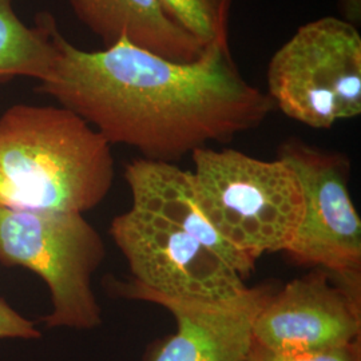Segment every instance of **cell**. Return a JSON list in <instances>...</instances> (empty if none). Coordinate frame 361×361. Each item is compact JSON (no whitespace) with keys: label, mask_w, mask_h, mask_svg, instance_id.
<instances>
[{"label":"cell","mask_w":361,"mask_h":361,"mask_svg":"<svg viewBox=\"0 0 361 361\" xmlns=\"http://www.w3.org/2000/svg\"><path fill=\"white\" fill-rule=\"evenodd\" d=\"M55 56L37 90L80 116L110 145L142 158L177 162L207 143H228L257 129L274 110L269 95L246 80L231 49H207L174 62L126 40L82 50L59 32Z\"/></svg>","instance_id":"cell-1"},{"label":"cell","mask_w":361,"mask_h":361,"mask_svg":"<svg viewBox=\"0 0 361 361\" xmlns=\"http://www.w3.org/2000/svg\"><path fill=\"white\" fill-rule=\"evenodd\" d=\"M111 145L62 106L19 104L0 116L6 207L83 214L114 182Z\"/></svg>","instance_id":"cell-2"},{"label":"cell","mask_w":361,"mask_h":361,"mask_svg":"<svg viewBox=\"0 0 361 361\" xmlns=\"http://www.w3.org/2000/svg\"><path fill=\"white\" fill-rule=\"evenodd\" d=\"M190 155L200 205L221 238L253 265L285 252L304 210L295 171L280 158L265 161L234 149L207 146Z\"/></svg>","instance_id":"cell-3"},{"label":"cell","mask_w":361,"mask_h":361,"mask_svg":"<svg viewBox=\"0 0 361 361\" xmlns=\"http://www.w3.org/2000/svg\"><path fill=\"white\" fill-rule=\"evenodd\" d=\"M104 256V238L83 214L0 207V264L34 271L46 283V328L90 331L102 324L92 276Z\"/></svg>","instance_id":"cell-4"},{"label":"cell","mask_w":361,"mask_h":361,"mask_svg":"<svg viewBox=\"0 0 361 361\" xmlns=\"http://www.w3.org/2000/svg\"><path fill=\"white\" fill-rule=\"evenodd\" d=\"M268 95L285 116L331 129L361 114V35L356 25L324 16L300 27L273 54Z\"/></svg>","instance_id":"cell-5"},{"label":"cell","mask_w":361,"mask_h":361,"mask_svg":"<svg viewBox=\"0 0 361 361\" xmlns=\"http://www.w3.org/2000/svg\"><path fill=\"white\" fill-rule=\"evenodd\" d=\"M277 158L295 171L304 198L302 217L285 255L328 271L361 296V219L349 193L348 158L297 138L281 143Z\"/></svg>","instance_id":"cell-6"},{"label":"cell","mask_w":361,"mask_h":361,"mask_svg":"<svg viewBox=\"0 0 361 361\" xmlns=\"http://www.w3.org/2000/svg\"><path fill=\"white\" fill-rule=\"evenodd\" d=\"M110 235L130 271L128 281H111L118 296L143 290L174 298L224 301L247 288L224 258L153 213L130 207L113 219Z\"/></svg>","instance_id":"cell-7"},{"label":"cell","mask_w":361,"mask_h":361,"mask_svg":"<svg viewBox=\"0 0 361 361\" xmlns=\"http://www.w3.org/2000/svg\"><path fill=\"white\" fill-rule=\"evenodd\" d=\"M361 296L314 268L274 290L259 310L252 345L271 352H308L360 341Z\"/></svg>","instance_id":"cell-8"},{"label":"cell","mask_w":361,"mask_h":361,"mask_svg":"<svg viewBox=\"0 0 361 361\" xmlns=\"http://www.w3.org/2000/svg\"><path fill=\"white\" fill-rule=\"evenodd\" d=\"M274 290L271 284L247 286L224 301L174 298L143 290L122 297L161 305L176 319V334L155 347L149 361H246L253 323Z\"/></svg>","instance_id":"cell-9"},{"label":"cell","mask_w":361,"mask_h":361,"mask_svg":"<svg viewBox=\"0 0 361 361\" xmlns=\"http://www.w3.org/2000/svg\"><path fill=\"white\" fill-rule=\"evenodd\" d=\"M131 207L153 213L224 258L244 280L256 265L237 253L219 235L200 205L192 170L173 162L137 158L125 169Z\"/></svg>","instance_id":"cell-10"},{"label":"cell","mask_w":361,"mask_h":361,"mask_svg":"<svg viewBox=\"0 0 361 361\" xmlns=\"http://www.w3.org/2000/svg\"><path fill=\"white\" fill-rule=\"evenodd\" d=\"M78 19L104 43L126 40L174 62H194L205 47L164 11L158 0H68Z\"/></svg>","instance_id":"cell-11"},{"label":"cell","mask_w":361,"mask_h":361,"mask_svg":"<svg viewBox=\"0 0 361 361\" xmlns=\"http://www.w3.org/2000/svg\"><path fill=\"white\" fill-rule=\"evenodd\" d=\"M13 3L0 0V86L16 78L42 80L55 56V20L44 13L35 26H28Z\"/></svg>","instance_id":"cell-12"},{"label":"cell","mask_w":361,"mask_h":361,"mask_svg":"<svg viewBox=\"0 0 361 361\" xmlns=\"http://www.w3.org/2000/svg\"><path fill=\"white\" fill-rule=\"evenodd\" d=\"M164 11L205 49L229 50L232 0H158Z\"/></svg>","instance_id":"cell-13"},{"label":"cell","mask_w":361,"mask_h":361,"mask_svg":"<svg viewBox=\"0 0 361 361\" xmlns=\"http://www.w3.org/2000/svg\"><path fill=\"white\" fill-rule=\"evenodd\" d=\"M246 361H361L360 341L344 347L308 352H271L250 345Z\"/></svg>","instance_id":"cell-14"},{"label":"cell","mask_w":361,"mask_h":361,"mask_svg":"<svg viewBox=\"0 0 361 361\" xmlns=\"http://www.w3.org/2000/svg\"><path fill=\"white\" fill-rule=\"evenodd\" d=\"M40 336L37 324L22 316L0 297V340H35Z\"/></svg>","instance_id":"cell-15"},{"label":"cell","mask_w":361,"mask_h":361,"mask_svg":"<svg viewBox=\"0 0 361 361\" xmlns=\"http://www.w3.org/2000/svg\"><path fill=\"white\" fill-rule=\"evenodd\" d=\"M338 6L345 20L353 25L360 23L361 0H338Z\"/></svg>","instance_id":"cell-16"},{"label":"cell","mask_w":361,"mask_h":361,"mask_svg":"<svg viewBox=\"0 0 361 361\" xmlns=\"http://www.w3.org/2000/svg\"><path fill=\"white\" fill-rule=\"evenodd\" d=\"M1 205L6 207V198H4V190H3V180H1V176H0V207Z\"/></svg>","instance_id":"cell-17"}]
</instances>
